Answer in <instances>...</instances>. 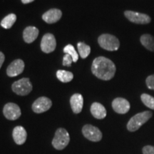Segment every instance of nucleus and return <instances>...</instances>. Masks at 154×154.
<instances>
[{"label":"nucleus","instance_id":"nucleus-1","mask_svg":"<svg viewBox=\"0 0 154 154\" xmlns=\"http://www.w3.org/2000/svg\"><path fill=\"white\" fill-rule=\"evenodd\" d=\"M116 70L114 63L104 57L96 58L92 63V73L101 80H111L114 76Z\"/></svg>","mask_w":154,"mask_h":154},{"label":"nucleus","instance_id":"nucleus-2","mask_svg":"<svg viewBox=\"0 0 154 154\" xmlns=\"http://www.w3.org/2000/svg\"><path fill=\"white\" fill-rule=\"evenodd\" d=\"M153 113L151 111H146L138 113L130 119L127 124V129L131 132H134L139 129L144 124H146L151 118Z\"/></svg>","mask_w":154,"mask_h":154},{"label":"nucleus","instance_id":"nucleus-3","mask_svg":"<svg viewBox=\"0 0 154 154\" xmlns=\"http://www.w3.org/2000/svg\"><path fill=\"white\" fill-rule=\"evenodd\" d=\"M70 142V136L69 132L63 128H59L56 131L52 142L53 147L55 149L61 151L64 149Z\"/></svg>","mask_w":154,"mask_h":154},{"label":"nucleus","instance_id":"nucleus-4","mask_svg":"<svg viewBox=\"0 0 154 154\" xmlns=\"http://www.w3.org/2000/svg\"><path fill=\"white\" fill-rule=\"evenodd\" d=\"M100 47L107 51H116L120 47V42L118 38L109 34H103L98 38Z\"/></svg>","mask_w":154,"mask_h":154},{"label":"nucleus","instance_id":"nucleus-5","mask_svg":"<svg viewBox=\"0 0 154 154\" xmlns=\"http://www.w3.org/2000/svg\"><path fill=\"white\" fill-rule=\"evenodd\" d=\"M12 91L19 96H26L32 91V84L29 78L21 79L13 83Z\"/></svg>","mask_w":154,"mask_h":154},{"label":"nucleus","instance_id":"nucleus-6","mask_svg":"<svg viewBox=\"0 0 154 154\" xmlns=\"http://www.w3.org/2000/svg\"><path fill=\"white\" fill-rule=\"evenodd\" d=\"M82 134L88 140L93 142H99L102 139V133L99 128L86 124L82 128Z\"/></svg>","mask_w":154,"mask_h":154},{"label":"nucleus","instance_id":"nucleus-7","mask_svg":"<svg viewBox=\"0 0 154 154\" xmlns=\"http://www.w3.org/2000/svg\"><path fill=\"white\" fill-rule=\"evenodd\" d=\"M125 17L131 22L137 24H148L151 22V19L149 15L142 13L136 12L133 11H126L124 12Z\"/></svg>","mask_w":154,"mask_h":154},{"label":"nucleus","instance_id":"nucleus-8","mask_svg":"<svg viewBox=\"0 0 154 154\" xmlns=\"http://www.w3.org/2000/svg\"><path fill=\"white\" fill-rule=\"evenodd\" d=\"M3 113L7 119L15 121L21 116L22 111L19 106L16 103H8L4 106Z\"/></svg>","mask_w":154,"mask_h":154},{"label":"nucleus","instance_id":"nucleus-9","mask_svg":"<svg viewBox=\"0 0 154 154\" xmlns=\"http://www.w3.org/2000/svg\"><path fill=\"white\" fill-rule=\"evenodd\" d=\"M52 106V102L45 96L38 98L32 104V110L36 113H42L49 110Z\"/></svg>","mask_w":154,"mask_h":154},{"label":"nucleus","instance_id":"nucleus-10","mask_svg":"<svg viewBox=\"0 0 154 154\" xmlns=\"http://www.w3.org/2000/svg\"><path fill=\"white\" fill-rule=\"evenodd\" d=\"M57 47V42L52 34H46L42 37L41 42V49L44 53H51L54 51Z\"/></svg>","mask_w":154,"mask_h":154},{"label":"nucleus","instance_id":"nucleus-11","mask_svg":"<svg viewBox=\"0 0 154 154\" xmlns=\"http://www.w3.org/2000/svg\"><path fill=\"white\" fill-rule=\"evenodd\" d=\"M112 108L115 112L120 114H125L130 110V103L124 98H116L112 102Z\"/></svg>","mask_w":154,"mask_h":154},{"label":"nucleus","instance_id":"nucleus-12","mask_svg":"<svg viewBox=\"0 0 154 154\" xmlns=\"http://www.w3.org/2000/svg\"><path fill=\"white\" fill-rule=\"evenodd\" d=\"M24 69V63L22 59L13 61L7 69V74L9 77H14L21 74Z\"/></svg>","mask_w":154,"mask_h":154},{"label":"nucleus","instance_id":"nucleus-13","mask_svg":"<svg viewBox=\"0 0 154 154\" xmlns=\"http://www.w3.org/2000/svg\"><path fill=\"white\" fill-rule=\"evenodd\" d=\"M12 137L15 143L17 145H22L26 142L27 138V133L23 126H16L13 129Z\"/></svg>","mask_w":154,"mask_h":154},{"label":"nucleus","instance_id":"nucleus-14","mask_svg":"<svg viewBox=\"0 0 154 154\" xmlns=\"http://www.w3.org/2000/svg\"><path fill=\"white\" fill-rule=\"evenodd\" d=\"M62 12L58 9H51L42 15V19L48 24H54L57 22L61 18Z\"/></svg>","mask_w":154,"mask_h":154},{"label":"nucleus","instance_id":"nucleus-15","mask_svg":"<svg viewBox=\"0 0 154 154\" xmlns=\"http://www.w3.org/2000/svg\"><path fill=\"white\" fill-rule=\"evenodd\" d=\"M70 104L73 112L79 113L82 112L84 106V98L82 94H74L70 99Z\"/></svg>","mask_w":154,"mask_h":154},{"label":"nucleus","instance_id":"nucleus-16","mask_svg":"<svg viewBox=\"0 0 154 154\" xmlns=\"http://www.w3.org/2000/svg\"><path fill=\"white\" fill-rule=\"evenodd\" d=\"M91 113L94 118L103 119L106 116V110L101 103L94 102L91 106Z\"/></svg>","mask_w":154,"mask_h":154},{"label":"nucleus","instance_id":"nucleus-17","mask_svg":"<svg viewBox=\"0 0 154 154\" xmlns=\"http://www.w3.org/2000/svg\"><path fill=\"white\" fill-rule=\"evenodd\" d=\"M38 35V29L35 26H28L24 30L23 38L25 42L30 44L35 41Z\"/></svg>","mask_w":154,"mask_h":154},{"label":"nucleus","instance_id":"nucleus-18","mask_svg":"<svg viewBox=\"0 0 154 154\" xmlns=\"http://www.w3.org/2000/svg\"><path fill=\"white\" fill-rule=\"evenodd\" d=\"M140 41L146 49L154 52V36L151 34H143L140 36Z\"/></svg>","mask_w":154,"mask_h":154},{"label":"nucleus","instance_id":"nucleus-19","mask_svg":"<svg viewBox=\"0 0 154 154\" xmlns=\"http://www.w3.org/2000/svg\"><path fill=\"white\" fill-rule=\"evenodd\" d=\"M57 77L60 82L63 83H68L74 78V74L72 72L65 70H59L57 72Z\"/></svg>","mask_w":154,"mask_h":154},{"label":"nucleus","instance_id":"nucleus-20","mask_svg":"<svg viewBox=\"0 0 154 154\" xmlns=\"http://www.w3.org/2000/svg\"><path fill=\"white\" fill-rule=\"evenodd\" d=\"M17 20V16L14 14H9L5 17L1 22V26L6 29H9L11 26L14 25V24Z\"/></svg>","mask_w":154,"mask_h":154},{"label":"nucleus","instance_id":"nucleus-21","mask_svg":"<svg viewBox=\"0 0 154 154\" xmlns=\"http://www.w3.org/2000/svg\"><path fill=\"white\" fill-rule=\"evenodd\" d=\"M77 47L79 55L82 59H86L91 53V47L88 45H86L84 42H79L77 44Z\"/></svg>","mask_w":154,"mask_h":154},{"label":"nucleus","instance_id":"nucleus-22","mask_svg":"<svg viewBox=\"0 0 154 154\" xmlns=\"http://www.w3.org/2000/svg\"><path fill=\"white\" fill-rule=\"evenodd\" d=\"M140 99L144 105L149 109L154 110V98L147 94H143L140 96Z\"/></svg>","mask_w":154,"mask_h":154},{"label":"nucleus","instance_id":"nucleus-23","mask_svg":"<svg viewBox=\"0 0 154 154\" xmlns=\"http://www.w3.org/2000/svg\"><path fill=\"white\" fill-rule=\"evenodd\" d=\"M63 52L67 54H69L72 57L73 61L74 62H76L79 59V55L78 53L76 52V49L73 47L72 44H68L66 47L63 48Z\"/></svg>","mask_w":154,"mask_h":154},{"label":"nucleus","instance_id":"nucleus-24","mask_svg":"<svg viewBox=\"0 0 154 154\" xmlns=\"http://www.w3.org/2000/svg\"><path fill=\"white\" fill-rule=\"evenodd\" d=\"M146 84L149 89L153 90L154 91V74L151 75V76H148L146 78Z\"/></svg>","mask_w":154,"mask_h":154},{"label":"nucleus","instance_id":"nucleus-25","mask_svg":"<svg viewBox=\"0 0 154 154\" xmlns=\"http://www.w3.org/2000/svg\"><path fill=\"white\" fill-rule=\"evenodd\" d=\"M73 61L72 57H71L69 54H65L64 57L63 58V65L65 66H70L71 64H72Z\"/></svg>","mask_w":154,"mask_h":154},{"label":"nucleus","instance_id":"nucleus-26","mask_svg":"<svg viewBox=\"0 0 154 154\" xmlns=\"http://www.w3.org/2000/svg\"><path fill=\"white\" fill-rule=\"evenodd\" d=\"M143 154H154V146H146L143 148Z\"/></svg>","mask_w":154,"mask_h":154},{"label":"nucleus","instance_id":"nucleus-27","mask_svg":"<svg viewBox=\"0 0 154 154\" xmlns=\"http://www.w3.org/2000/svg\"><path fill=\"white\" fill-rule=\"evenodd\" d=\"M5 54L2 52H1L0 51V69H1L2 66L4 61H5Z\"/></svg>","mask_w":154,"mask_h":154},{"label":"nucleus","instance_id":"nucleus-28","mask_svg":"<svg viewBox=\"0 0 154 154\" xmlns=\"http://www.w3.org/2000/svg\"><path fill=\"white\" fill-rule=\"evenodd\" d=\"M33 1H34V0H22L23 4H29L32 2Z\"/></svg>","mask_w":154,"mask_h":154}]
</instances>
